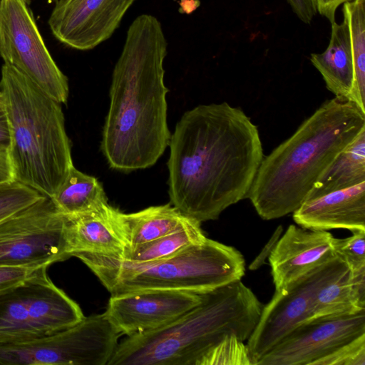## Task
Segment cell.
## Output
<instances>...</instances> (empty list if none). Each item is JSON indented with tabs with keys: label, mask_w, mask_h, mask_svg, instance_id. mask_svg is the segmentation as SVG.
Here are the masks:
<instances>
[{
	"label": "cell",
	"mask_w": 365,
	"mask_h": 365,
	"mask_svg": "<svg viewBox=\"0 0 365 365\" xmlns=\"http://www.w3.org/2000/svg\"><path fill=\"white\" fill-rule=\"evenodd\" d=\"M346 238L332 240V247L336 257L347 267L351 274L365 271V231L352 232Z\"/></svg>",
	"instance_id": "4316f807"
},
{
	"label": "cell",
	"mask_w": 365,
	"mask_h": 365,
	"mask_svg": "<svg viewBox=\"0 0 365 365\" xmlns=\"http://www.w3.org/2000/svg\"><path fill=\"white\" fill-rule=\"evenodd\" d=\"M200 224L190 218L175 230L140 245L124 249L115 256L133 263H148L170 257L205 240Z\"/></svg>",
	"instance_id": "603a6c76"
},
{
	"label": "cell",
	"mask_w": 365,
	"mask_h": 365,
	"mask_svg": "<svg viewBox=\"0 0 365 365\" xmlns=\"http://www.w3.org/2000/svg\"><path fill=\"white\" fill-rule=\"evenodd\" d=\"M113 207L106 204L86 213L66 215V240L70 257L78 253L118 255L125 244L113 222Z\"/></svg>",
	"instance_id": "e0dca14e"
},
{
	"label": "cell",
	"mask_w": 365,
	"mask_h": 365,
	"mask_svg": "<svg viewBox=\"0 0 365 365\" xmlns=\"http://www.w3.org/2000/svg\"><path fill=\"white\" fill-rule=\"evenodd\" d=\"M47 267L0 292V346L41 338L84 318L79 305L49 278Z\"/></svg>",
	"instance_id": "52a82bcc"
},
{
	"label": "cell",
	"mask_w": 365,
	"mask_h": 365,
	"mask_svg": "<svg viewBox=\"0 0 365 365\" xmlns=\"http://www.w3.org/2000/svg\"><path fill=\"white\" fill-rule=\"evenodd\" d=\"M37 269L0 267V292L23 282Z\"/></svg>",
	"instance_id": "f1b7e54d"
},
{
	"label": "cell",
	"mask_w": 365,
	"mask_h": 365,
	"mask_svg": "<svg viewBox=\"0 0 365 365\" xmlns=\"http://www.w3.org/2000/svg\"><path fill=\"white\" fill-rule=\"evenodd\" d=\"M365 181V129L344 149L317 180L307 199Z\"/></svg>",
	"instance_id": "44dd1931"
},
{
	"label": "cell",
	"mask_w": 365,
	"mask_h": 365,
	"mask_svg": "<svg viewBox=\"0 0 365 365\" xmlns=\"http://www.w3.org/2000/svg\"><path fill=\"white\" fill-rule=\"evenodd\" d=\"M282 232V227L279 225L277 229L276 230L274 234L272 235V238L269 240V242L264 247V249L263 251L261 252V253L257 256V257L255 258V259L253 261L252 264L250 265L249 268L250 269H258V267L264 263L265 259L272 252V250L274 249L277 242L279 240V237H280Z\"/></svg>",
	"instance_id": "d6a6232c"
},
{
	"label": "cell",
	"mask_w": 365,
	"mask_h": 365,
	"mask_svg": "<svg viewBox=\"0 0 365 365\" xmlns=\"http://www.w3.org/2000/svg\"><path fill=\"white\" fill-rule=\"evenodd\" d=\"M158 19L137 16L114 66L101 148L110 167L129 173L153 165L169 145L164 59Z\"/></svg>",
	"instance_id": "7a4b0ae2"
},
{
	"label": "cell",
	"mask_w": 365,
	"mask_h": 365,
	"mask_svg": "<svg viewBox=\"0 0 365 365\" xmlns=\"http://www.w3.org/2000/svg\"><path fill=\"white\" fill-rule=\"evenodd\" d=\"M74 257L96 274L111 295L145 289L203 294L241 280L245 273L240 251L207 237L170 257L148 263L92 253Z\"/></svg>",
	"instance_id": "8992f818"
},
{
	"label": "cell",
	"mask_w": 365,
	"mask_h": 365,
	"mask_svg": "<svg viewBox=\"0 0 365 365\" xmlns=\"http://www.w3.org/2000/svg\"><path fill=\"white\" fill-rule=\"evenodd\" d=\"M343 14L349 32L356 93L365 111V0L345 2Z\"/></svg>",
	"instance_id": "cb8c5ba5"
},
{
	"label": "cell",
	"mask_w": 365,
	"mask_h": 365,
	"mask_svg": "<svg viewBox=\"0 0 365 365\" xmlns=\"http://www.w3.org/2000/svg\"><path fill=\"white\" fill-rule=\"evenodd\" d=\"M365 334V309L314 318L294 327L256 365H314L319 359Z\"/></svg>",
	"instance_id": "7c38bea8"
},
{
	"label": "cell",
	"mask_w": 365,
	"mask_h": 365,
	"mask_svg": "<svg viewBox=\"0 0 365 365\" xmlns=\"http://www.w3.org/2000/svg\"><path fill=\"white\" fill-rule=\"evenodd\" d=\"M66 222L46 196L0 222V267L39 268L70 258Z\"/></svg>",
	"instance_id": "30bf717a"
},
{
	"label": "cell",
	"mask_w": 365,
	"mask_h": 365,
	"mask_svg": "<svg viewBox=\"0 0 365 365\" xmlns=\"http://www.w3.org/2000/svg\"><path fill=\"white\" fill-rule=\"evenodd\" d=\"M14 180L51 198L73 166L61 103L13 66L1 69Z\"/></svg>",
	"instance_id": "5b68a950"
},
{
	"label": "cell",
	"mask_w": 365,
	"mask_h": 365,
	"mask_svg": "<svg viewBox=\"0 0 365 365\" xmlns=\"http://www.w3.org/2000/svg\"><path fill=\"white\" fill-rule=\"evenodd\" d=\"M317 11L326 17L331 23L335 21V13L337 8L345 2L352 0H314Z\"/></svg>",
	"instance_id": "1f68e13d"
},
{
	"label": "cell",
	"mask_w": 365,
	"mask_h": 365,
	"mask_svg": "<svg viewBox=\"0 0 365 365\" xmlns=\"http://www.w3.org/2000/svg\"><path fill=\"white\" fill-rule=\"evenodd\" d=\"M14 180L9 150L0 149V183Z\"/></svg>",
	"instance_id": "836d02e7"
},
{
	"label": "cell",
	"mask_w": 365,
	"mask_h": 365,
	"mask_svg": "<svg viewBox=\"0 0 365 365\" xmlns=\"http://www.w3.org/2000/svg\"><path fill=\"white\" fill-rule=\"evenodd\" d=\"M135 0H61L48 24L54 37L70 48L88 51L108 40Z\"/></svg>",
	"instance_id": "5bb4252c"
},
{
	"label": "cell",
	"mask_w": 365,
	"mask_h": 365,
	"mask_svg": "<svg viewBox=\"0 0 365 365\" xmlns=\"http://www.w3.org/2000/svg\"><path fill=\"white\" fill-rule=\"evenodd\" d=\"M54 3L58 1H61V0H52Z\"/></svg>",
	"instance_id": "e575fe53"
},
{
	"label": "cell",
	"mask_w": 365,
	"mask_h": 365,
	"mask_svg": "<svg viewBox=\"0 0 365 365\" xmlns=\"http://www.w3.org/2000/svg\"><path fill=\"white\" fill-rule=\"evenodd\" d=\"M190 218L170 203L151 206L133 213H123L116 208L113 210L114 225L125 244V249L167 235L182 226Z\"/></svg>",
	"instance_id": "d6986e66"
},
{
	"label": "cell",
	"mask_w": 365,
	"mask_h": 365,
	"mask_svg": "<svg viewBox=\"0 0 365 365\" xmlns=\"http://www.w3.org/2000/svg\"><path fill=\"white\" fill-rule=\"evenodd\" d=\"M314 365H365V334L317 360Z\"/></svg>",
	"instance_id": "83f0119b"
},
{
	"label": "cell",
	"mask_w": 365,
	"mask_h": 365,
	"mask_svg": "<svg viewBox=\"0 0 365 365\" xmlns=\"http://www.w3.org/2000/svg\"><path fill=\"white\" fill-rule=\"evenodd\" d=\"M0 56L48 96L66 103L68 78L44 43L30 0H0Z\"/></svg>",
	"instance_id": "9c48e42d"
},
{
	"label": "cell",
	"mask_w": 365,
	"mask_h": 365,
	"mask_svg": "<svg viewBox=\"0 0 365 365\" xmlns=\"http://www.w3.org/2000/svg\"><path fill=\"white\" fill-rule=\"evenodd\" d=\"M168 145L170 204L200 223L247 197L264 156L257 127L226 102L185 112Z\"/></svg>",
	"instance_id": "6da1fadb"
},
{
	"label": "cell",
	"mask_w": 365,
	"mask_h": 365,
	"mask_svg": "<svg viewBox=\"0 0 365 365\" xmlns=\"http://www.w3.org/2000/svg\"><path fill=\"white\" fill-rule=\"evenodd\" d=\"M333 237L327 230L290 225L269 256L275 290L334 258Z\"/></svg>",
	"instance_id": "9a60e30c"
},
{
	"label": "cell",
	"mask_w": 365,
	"mask_h": 365,
	"mask_svg": "<svg viewBox=\"0 0 365 365\" xmlns=\"http://www.w3.org/2000/svg\"><path fill=\"white\" fill-rule=\"evenodd\" d=\"M310 61L321 73L329 91L336 97L355 102L361 108L356 90L349 32L344 21L341 24L331 23L327 49L320 53H312Z\"/></svg>",
	"instance_id": "ac0fdd59"
},
{
	"label": "cell",
	"mask_w": 365,
	"mask_h": 365,
	"mask_svg": "<svg viewBox=\"0 0 365 365\" xmlns=\"http://www.w3.org/2000/svg\"><path fill=\"white\" fill-rule=\"evenodd\" d=\"M364 309L365 271L351 274L347 269L318 289L311 319L349 314Z\"/></svg>",
	"instance_id": "ffe728a7"
},
{
	"label": "cell",
	"mask_w": 365,
	"mask_h": 365,
	"mask_svg": "<svg viewBox=\"0 0 365 365\" xmlns=\"http://www.w3.org/2000/svg\"><path fill=\"white\" fill-rule=\"evenodd\" d=\"M202 294L167 290L145 289L111 295L104 312L122 335L127 336L163 327L197 305Z\"/></svg>",
	"instance_id": "4fadbf2b"
},
{
	"label": "cell",
	"mask_w": 365,
	"mask_h": 365,
	"mask_svg": "<svg viewBox=\"0 0 365 365\" xmlns=\"http://www.w3.org/2000/svg\"><path fill=\"white\" fill-rule=\"evenodd\" d=\"M294 13L305 24H309L317 14L314 0H287Z\"/></svg>",
	"instance_id": "f546056e"
},
{
	"label": "cell",
	"mask_w": 365,
	"mask_h": 365,
	"mask_svg": "<svg viewBox=\"0 0 365 365\" xmlns=\"http://www.w3.org/2000/svg\"><path fill=\"white\" fill-rule=\"evenodd\" d=\"M263 305L238 280L202 294L200 303L158 329L127 336L107 365H196L225 336L247 340Z\"/></svg>",
	"instance_id": "277c9868"
},
{
	"label": "cell",
	"mask_w": 365,
	"mask_h": 365,
	"mask_svg": "<svg viewBox=\"0 0 365 365\" xmlns=\"http://www.w3.org/2000/svg\"><path fill=\"white\" fill-rule=\"evenodd\" d=\"M43 197L36 190L16 180L0 183V222Z\"/></svg>",
	"instance_id": "484cf974"
},
{
	"label": "cell",
	"mask_w": 365,
	"mask_h": 365,
	"mask_svg": "<svg viewBox=\"0 0 365 365\" xmlns=\"http://www.w3.org/2000/svg\"><path fill=\"white\" fill-rule=\"evenodd\" d=\"M57 210L65 215H75L98 210L108 204L101 184L74 165L51 198Z\"/></svg>",
	"instance_id": "7402d4cb"
},
{
	"label": "cell",
	"mask_w": 365,
	"mask_h": 365,
	"mask_svg": "<svg viewBox=\"0 0 365 365\" xmlns=\"http://www.w3.org/2000/svg\"><path fill=\"white\" fill-rule=\"evenodd\" d=\"M365 129V111L341 97L326 101L264 156L247 195L266 220L295 211L335 158Z\"/></svg>",
	"instance_id": "3957f363"
},
{
	"label": "cell",
	"mask_w": 365,
	"mask_h": 365,
	"mask_svg": "<svg viewBox=\"0 0 365 365\" xmlns=\"http://www.w3.org/2000/svg\"><path fill=\"white\" fill-rule=\"evenodd\" d=\"M10 146V130L5 103L0 92V149L9 150Z\"/></svg>",
	"instance_id": "4dcf8cb0"
},
{
	"label": "cell",
	"mask_w": 365,
	"mask_h": 365,
	"mask_svg": "<svg viewBox=\"0 0 365 365\" xmlns=\"http://www.w3.org/2000/svg\"><path fill=\"white\" fill-rule=\"evenodd\" d=\"M292 213L294 221L307 229L365 231V181L307 199Z\"/></svg>",
	"instance_id": "2e32d148"
},
{
	"label": "cell",
	"mask_w": 365,
	"mask_h": 365,
	"mask_svg": "<svg viewBox=\"0 0 365 365\" xmlns=\"http://www.w3.org/2000/svg\"><path fill=\"white\" fill-rule=\"evenodd\" d=\"M196 365H252L247 344L234 334L225 336L210 348Z\"/></svg>",
	"instance_id": "d4e9b609"
},
{
	"label": "cell",
	"mask_w": 365,
	"mask_h": 365,
	"mask_svg": "<svg viewBox=\"0 0 365 365\" xmlns=\"http://www.w3.org/2000/svg\"><path fill=\"white\" fill-rule=\"evenodd\" d=\"M348 269L337 257L319 266L284 288L275 290L263 306L259 320L247 339L252 365L285 335L302 322L311 319L318 289Z\"/></svg>",
	"instance_id": "8fae6325"
},
{
	"label": "cell",
	"mask_w": 365,
	"mask_h": 365,
	"mask_svg": "<svg viewBox=\"0 0 365 365\" xmlns=\"http://www.w3.org/2000/svg\"><path fill=\"white\" fill-rule=\"evenodd\" d=\"M121 334L105 313L53 334L0 346L4 365H107Z\"/></svg>",
	"instance_id": "ba28073f"
}]
</instances>
